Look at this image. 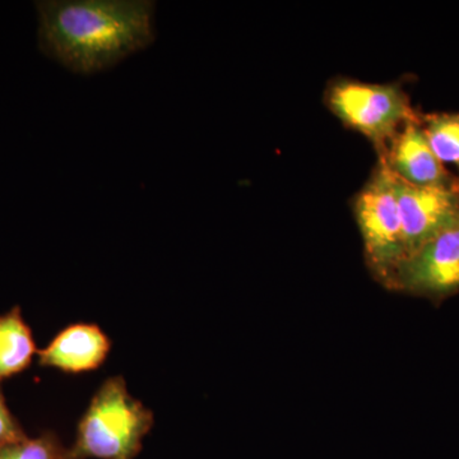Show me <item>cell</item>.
I'll return each instance as SVG.
<instances>
[{"label":"cell","mask_w":459,"mask_h":459,"mask_svg":"<svg viewBox=\"0 0 459 459\" xmlns=\"http://www.w3.org/2000/svg\"><path fill=\"white\" fill-rule=\"evenodd\" d=\"M38 11L41 50L74 74L113 68L156 38L150 0H51Z\"/></svg>","instance_id":"6da1fadb"},{"label":"cell","mask_w":459,"mask_h":459,"mask_svg":"<svg viewBox=\"0 0 459 459\" xmlns=\"http://www.w3.org/2000/svg\"><path fill=\"white\" fill-rule=\"evenodd\" d=\"M153 412L128 392L122 376L100 385L78 422L69 459H135L153 427Z\"/></svg>","instance_id":"7a4b0ae2"},{"label":"cell","mask_w":459,"mask_h":459,"mask_svg":"<svg viewBox=\"0 0 459 459\" xmlns=\"http://www.w3.org/2000/svg\"><path fill=\"white\" fill-rule=\"evenodd\" d=\"M325 104L338 119L361 133L383 157L404 124L418 119L400 84L367 83L340 78L325 91Z\"/></svg>","instance_id":"3957f363"},{"label":"cell","mask_w":459,"mask_h":459,"mask_svg":"<svg viewBox=\"0 0 459 459\" xmlns=\"http://www.w3.org/2000/svg\"><path fill=\"white\" fill-rule=\"evenodd\" d=\"M368 264L391 287L395 272L406 259L403 230L394 172L379 161L368 183L353 199Z\"/></svg>","instance_id":"277c9868"},{"label":"cell","mask_w":459,"mask_h":459,"mask_svg":"<svg viewBox=\"0 0 459 459\" xmlns=\"http://www.w3.org/2000/svg\"><path fill=\"white\" fill-rule=\"evenodd\" d=\"M391 287L442 296L459 290V222L411 253L395 272Z\"/></svg>","instance_id":"5b68a950"},{"label":"cell","mask_w":459,"mask_h":459,"mask_svg":"<svg viewBox=\"0 0 459 459\" xmlns=\"http://www.w3.org/2000/svg\"><path fill=\"white\" fill-rule=\"evenodd\" d=\"M395 192L407 256L459 222V186H415L395 177Z\"/></svg>","instance_id":"8992f818"},{"label":"cell","mask_w":459,"mask_h":459,"mask_svg":"<svg viewBox=\"0 0 459 459\" xmlns=\"http://www.w3.org/2000/svg\"><path fill=\"white\" fill-rule=\"evenodd\" d=\"M380 162L386 165L398 179L415 186L455 188L457 183L437 159L425 135L421 119L404 124L389 142Z\"/></svg>","instance_id":"52a82bcc"},{"label":"cell","mask_w":459,"mask_h":459,"mask_svg":"<svg viewBox=\"0 0 459 459\" xmlns=\"http://www.w3.org/2000/svg\"><path fill=\"white\" fill-rule=\"evenodd\" d=\"M111 346L110 338L98 325L74 323L62 329L39 356L42 367L80 376L101 368Z\"/></svg>","instance_id":"ba28073f"},{"label":"cell","mask_w":459,"mask_h":459,"mask_svg":"<svg viewBox=\"0 0 459 459\" xmlns=\"http://www.w3.org/2000/svg\"><path fill=\"white\" fill-rule=\"evenodd\" d=\"M35 353L31 329L20 307L0 316V382L27 369Z\"/></svg>","instance_id":"9c48e42d"},{"label":"cell","mask_w":459,"mask_h":459,"mask_svg":"<svg viewBox=\"0 0 459 459\" xmlns=\"http://www.w3.org/2000/svg\"><path fill=\"white\" fill-rule=\"evenodd\" d=\"M421 126L437 159L459 166V114L428 115Z\"/></svg>","instance_id":"30bf717a"},{"label":"cell","mask_w":459,"mask_h":459,"mask_svg":"<svg viewBox=\"0 0 459 459\" xmlns=\"http://www.w3.org/2000/svg\"><path fill=\"white\" fill-rule=\"evenodd\" d=\"M0 459H69L65 448L56 434L48 433L40 437H25L20 442L0 448Z\"/></svg>","instance_id":"8fae6325"},{"label":"cell","mask_w":459,"mask_h":459,"mask_svg":"<svg viewBox=\"0 0 459 459\" xmlns=\"http://www.w3.org/2000/svg\"><path fill=\"white\" fill-rule=\"evenodd\" d=\"M25 437V433L18 425L16 419L9 412L4 397L0 392V448L12 443L20 442Z\"/></svg>","instance_id":"7c38bea8"}]
</instances>
